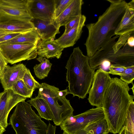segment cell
Segmentation results:
<instances>
[{"label": "cell", "instance_id": "6da1fadb", "mask_svg": "<svg viewBox=\"0 0 134 134\" xmlns=\"http://www.w3.org/2000/svg\"><path fill=\"white\" fill-rule=\"evenodd\" d=\"M107 1L110 2V6L96 22L86 25L88 32L84 44L89 58L114 35L127 6V3L125 0Z\"/></svg>", "mask_w": 134, "mask_h": 134}, {"label": "cell", "instance_id": "7a4b0ae2", "mask_svg": "<svg viewBox=\"0 0 134 134\" xmlns=\"http://www.w3.org/2000/svg\"><path fill=\"white\" fill-rule=\"evenodd\" d=\"M128 84L120 79L111 78L104 93L102 107L110 132L119 133L124 126L127 110L133 95L129 93Z\"/></svg>", "mask_w": 134, "mask_h": 134}, {"label": "cell", "instance_id": "3957f363", "mask_svg": "<svg viewBox=\"0 0 134 134\" xmlns=\"http://www.w3.org/2000/svg\"><path fill=\"white\" fill-rule=\"evenodd\" d=\"M89 59L78 47L74 48L67 61L66 81L68 83L69 94H72L73 97L83 99L88 93L95 72L90 65Z\"/></svg>", "mask_w": 134, "mask_h": 134}, {"label": "cell", "instance_id": "277c9868", "mask_svg": "<svg viewBox=\"0 0 134 134\" xmlns=\"http://www.w3.org/2000/svg\"><path fill=\"white\" fill-rule=\"evenodd\" d=\"M9 121L15 134H46L48 125L25 101L16 105Z\"/></svg>", "mask_w": 134, "mask_h": 134}, {"label": "cell", "instance_id": "5b68a950", "mask_svg": "<svg viewBox=\"0 0 134 134\" xmlns=\"http://www.w3.org/2000/svg\"><path fill=\"white\" fill-rule=\"evenodd\" d=\"M119 36H116L111 38L89 58L90 65L94 71L99 68L105 61L116 66L127 67L134 65V47L130 46L127 42L122 48L114 52L113 47L116 42V40Z\"/></svg>", "mask_w": 134, "mask_h": 134}, {"label": "cell", "instance_id": "8992f818", "mask_svg": "<svg viewBox=\"0 0 134 134\" xmlns=\"http://www.w3.org/2000/svg\"><path fill=\"white\" fill-rule=\"evenodd\" d=\"M38 96L44 98L51 112L52 120L57 126H60L67 117L73 115L74 109L66 95L59 94L58 88L46 83L40 84Z\"/></svg>", "mask_w": 134, "mask_h": 134}, {"label": "cell", "instance_id": "52a82bcc", "mask_svg": "<svg viewBox=\"0 0 134 134\" xmlns=\"http://www.w3.org/2000/svg\"><path fill=\"white\" fill-rule=\"evenodd\" d=\"M105 118L103 108L97 107L90 109L76 115L67 117L60 125L61 129L67 134H74L83 129L90 123Z\"/></svg>", "mask_w": 134, "mask_h": 134}, {"label": "cell", "instance_id": "ba28073f", "mask_svg": "<svg viewBox=\"0 0 134 134\" xmlns=\"http://www.w3.org/2000/svg\"><path fill=\"white\" fill-rule=\"evenodd\" d=\"M38 43L0 44V51L7 63L12 64L36 58Z\"/></svg>", "mask_w": 134, "mask_h": 134}, {"label": "cell", "instance_id": "9c48e42d", "mask_svg": "<svg viewBox=\"0 0 134 134\" xmlns=\"http://www.w3.org/2000/svg\"><path fill=\"white\" fill-rule=\"evenodd\" d=\"M111 78L108 71L102 68L95 72L92 86L88 93V99L91 105L102 107L103 95Z\"/></svg>", "mask_w": 134, "mask_h": 134}, {"label": "cell", "instance_id": "30bf717a", "mask_svg": "<svg viewBox=\"0 0 134 134\" xmlns=\"http://www.w3.org/2000/svg\"><path fill=\"white\" fill-rule=\"evenodd\" d=\"M0 16L31 21L33 19L28 10L27 0H0Z\"/></svg>", "mask_w": 134, "mask_h": 134}, {"label": "cell", "instance_id": "8fae6325", "mask_svg": "<svg viewBox=\"0 0 134 134\" xmlns=\"http://www.w3.org/2000/svg\"><path fill=\"white\" fill-rule=\"evenodd\" d=\"M29 12L33 19L46 21L54 20V0H27Z\"/></svg>", "mask_w": 134, "mask_h": 134}, {"label": "cell", "instance_id": "7c38bea8", "mask_svg": "<svg viewBox=\"0 0 134 134\" xmlns=\"http://www.w3.org/2000/svg\"><path fill=\"white\" fill-rule=\"evenodd\" d=\"M27 98L14 93L11 89L4 90L0 98V124L5 129L8 125V118L12 109L19 103Z\"/></svg>", "mask_w": 134, "mask_h": 134}, {"label": "cell", "instance_id": "4fadbf2b", "mask_svg": "<svg viewBox=\"0 0 134 134\" xmlns=\"http://www.w3.org/2000/svg\"><path fill=\"white\" fill-rule=\"evenodd\" d=\"M27 68L22 63L14 64L10 66L6 65L1 77L0 82L4 90L11 89L13 84L22 79Z\"/></svg>", "mask_w": 134, "mask_h": 134}, {"label": "cell", "instance_id": "5bb4252c", "mask_svg": "<svg viewBox=\"0 0 134 134\" xmlns=\"http://www.w3.org/2000/svg\"><path fill=\"white\" fill-rule=\"evenodd\" d=\"M34 28V24L31 21L0 16V30L11 33H22Z\"/></svg>", "mask_w": 134, "mask_h": 134}, {"label": "cell", "instance_id": "9a60e30c", "mask_svg": "<svg viewBox=\"0 0 134 134\" xmlns=\"http://www.w3.org/2000/svg\"><path fill=\"white\" fill-rule=\"evenodd\" d=\"M31 21L42 40H54L56 35L60 33V27L55 20L46 21L33 19Z\"/></svg>", "mask_w": 134, "mask_h": 134}, {"label": "cell", "instance_id": "2e32d148", "mask_svg": "<svg viewBox=\"0 0 134 134\" xmlns=\"http://www.w3.org/2000/svg\"><path fill=\"white\" fill-rule=\"evenodd\" d=\"M134 0L127 3V6L121 19L114 32V35L134 34Z\"/></svg>", "mask_w": 134, "mask_h": 134}, {"label": "cell", "instance_id": "e0dca14e", "mask_svg": "<svg viewBox=\"0 0 134 134\" xmlns=\"http://www.w3.org/2000/svg\"><path fill=\"white\" fill-rule=\"evenodd\" d=\"M86 16L83 15L80 21L68 33L63 34L58 38L54 40L58 44L64 48L73 46L80 38L85 25Z\"/></svg>", "mask_w": 134, "mask_h": 134}, {"label": "cell", "instance_id": "ac0fdd59", "mask_svg": "<svg viewBox=\"0 0 134 134\" xmlns=\"http://www.w3.org/2000/svg\"><path fill=\"white\" fill-rule=\"evenodd\" d=\"M64 49L54 40H40L38 44L37 54L39 56L47 59L56 57L58 59L61 57Z\"/></svg>", "mask_w": 134, "mask_h": 134}, {"label": "cell", "instance_id": "d6986e66", "mask_svg": "<svg viewBox=\"0 0 134 134\" xmlns=\"http://www.w3.org/2000/svg\"><path fill=\"white\" fill-rule=\"evenodd\" d=\"M83 4L82 0H73L63 12L55 20L59 27L65 26L71 20L82 14V6Z\"/></svg>", "mask_w": 134, "mask_h": 134}, {"label": "cell", "instance_id": "ffe728a7", "mask_svg": "<svg viewBox=\"0 0 134 134\" xmlns=\"http://www.w3.org/2000/svg\"><path fill=\"white\" fill-rule=\"evenodd\" d=\"M41 38L35 28L29 31L20 33L15 37L0 44L8 43L35 44Z\"/></svg>", "mask_w": 134, "mask_h": 134}, {"label": "cell", "instance_id": "44dd1931", "mask_svg": "<svg viewBox=\"0 0 134 134\" xmlns=\"http://www.w3.org/2000/svg\"><path fill=\"white\" fill-rule=\"evenodd\" d=\"M27 102L36 109L41 118L47 120H52L51 110L48 103L44 98L37 96L31 98Z\"/></svg>", "mask_w": 134, "mask_h": 134}, {"label": "cell", "instance_id": "7402d4cb", "mask_svg": "<svg viewBox=\"0 0 134 134\" xmlns=\"http://www.w3.org/2000/svg\"><path fill=\"white\" fill-rule=\"evenodd\" d=\"M84 129L89 134H108L110 132L105 118L89 123Z\"/></svg>", "mask_w": 134, "mask_h": 134}, {"label": "cell", "instance_id": "603a6c76", "mask_svg": "<svg viewBox=\"0 0 134 134\" xmlns=\"http://www.w3.org/2000/svg\"><path fill=\"white\" fill-rule=\"evenodd\" d=\"M36 59L40 62L34 67V72L36 77L40 79H44L48 76L50 71L52 64L45 58L39 56Z\"/></svg>", "mask_w": 134, "mask_h": 134}, {"label": "cell", "instance_id": "cb8c5ba5", "mask_svg": "<svg viewBox=\"0 0 134 134\" xmlns=\"http://www.w3.org/2000/svg\"><path fill=\"white\" fill-rule=\"evenodd\" d=\"M11 90L15 93L24 97L30 98L34 91L29 89L22 79H20L15 82Z\"/></svg>", "mask_w": 134, "mask_h": 134}, {"label": "cell", "instance_id": "d4e9b609", "mask_svg": "<svg viewBox=\"0 0 134 134\" xmlns=\"http://www.w3.org/2000/svg\"><path fill=\"white\" fill-rule=\"evenodd\" d=\"M124 126L126 130L134 133V102L133 100L130 102L128 108Z\"/></svg>", "mask_w": 134, "mask_h": 134}, {"label": "cell", "instance_id": "484cf974", "mask_svg": "<svg viewBox=\"0 0 134 134\" xmlns=\"http://www.w3.org/2000/svg\"><path fill=\"white\" fill-rule=\"evenodd\" d=\"M22 80L30 90L35 91L36 88L39 89L40 86V84L34 78L29 69H27Z\"/></svg>", "mask_w": 134, "mask_h": 134}, {"label": "cell", "instance_id": "4316f807", "mask_svg": "<svg viewBox=\"0 0 134 134\" xmlns=\"http://www.w3.org/2000/svg\"><path fill=\"white\" fill-rule=\"evenodd\" d=\"M73 0H54V19L55 20L69 5Z\"/></svg>", "mask_w": 134, "mask_h": 134}, {"label": "cell", "instance_id": "83f0119b", "mask_svg": "<svg viewBox=\"0 0 134 134\" xmlns=\"http://www.w3.org/2000/svg\"><path fill=\"white\" fill-rule=\"evenodd\" d=\"M120 76V79L125 82L128 84L132 83L134 79V65L126 67Z\"/></svg>", "mask_w": 134, "mask_h": 134}, {"label": "cell", "instance_id": "f1b7e54d", "mask_svg": "<svg viewBox=\"0 0 134 134\" xmlns=\"http://www.w3.org/2000/svg\"><path fill=\"white\" fill-rule=\"evenodd\" d=\"M129 34H125L120 35L118 40L113 47V49L115 53L117 52L121 47L123 46L128 38L130 36Z\"/></svg>", "mask_w": 134, "mask_h": 134}, {"label": "cell", "instance_id": "f546056e", "mask_svg": "<svg viewBox=\"0 0 134 134\" xmlns=\"http://www.w3.org/2000/svg\"><path fill=\"white\" fill-rule=\"evenodd\" d=\"M126 67L123 66H119L110 64L109 67V74L120 76L124 71Z\"/></svg>", "mask_w": 134, "mask_h": 134}, {"label": "cell", "instance_id": "4dcf8cb0", "mask_svg": "<svg viewBox=\"0 0 134 134\" xmlns=\"http://www.w3.org/2000/svg\"><path fill=\"white\" fill-rule=\"evenodd\" d=\"M83 15L76 17L69 22L65 25V29L63 34L68 33L73 28L75 25L78 23L81 19Z\"/></svg>", "mask_w": 134, "mask_h": 134}, {"label": "cell", "instance_id": "1f68e13d", "mask_svg": "<svg viewBox=\"0 0 134 134\" xmlns=\"http://www.w3.org/2000/svg\"><path fill=\"white\" fill-rule=\"evenodd\" d=\"M20 33H12L7 34L0 37V43L8 40L18 36Z\"/></svg>", "mask_w": 134, "mask_h": 134}, {"label": "cell", "instance_id": "d6a6232c", "mask_svg": "<svg viewBox=\"0 0 134 134\" xmlns=\"http://www.w3.org/2000/svg\"><path fill=\"white\" fill-rule=\"evenodd\" d=\"M8 63L0 51V78L1 77L5 66Z\"/></svg>", "mask_w": 134, "mask_h": 134}, {"label": "cell", "instance_id": "836d02e7", "mask_svg": "<svg viewBox=\"0 0 134 134\" xmlns=\"http://www.w3.org/2000/svg\"><path fill=\"white\" fill-rule=\"evenodd\" d=\"M56 127V126H53L49 123L48 125L46 134H55Z\"/></svg>", "mask_w": 134, "mask_h": 134}, {"label": "cell", "instance_id": "e575fe53", "mask_svg": "<svg viewBox=\"0 0 134 134\" xmlns=\"http://www.w3.org/2000/svg\"><path fill=\"white\" fill-rule=\"evenodd\" d=\"M127 43V44L130 47H134V36H130L128 38Z\"/></svg>", "mask_w": 134, "mask_h": 134}, {"label": "cell", "instance_id": "d590c367", "mask_svg": "<svg viewBox=\"0 0 134 134\" xmlns=\"http://www.w3.org/2000/svg\"><path fill=\"white\" fill-rule=\"evenodd\" d=\"M74 134H89L84 129H82L79 130L76 132Z\"/></svg>", "mask_w": 134, "mask_h": 134}, {"label": "cell", "instance_id": "8d00e7d4", "mask_svg": "<svg viewBox=\"0 0 134 134\" xmlns=\"http://www.w3.org/2000/svg\"><path fill=\"white\" fill-rule=\"evenodd\" d=\"M11 33L7 31L0 30V37L7 34Z\"/></svg>", "mask_w": 134, "mask_h": 134}, {"label": "cell", "instance_id": "74e56055", "mask_svg": "<svg viewBox=\"0 0 134 134\" xmlns=\"http://www.w3.org/2000/svg\"><path fill=\"white\" fill-rule=\"evenodd\" d=\"M119 134H125L126 129L125 127L124 126L119 133Z\"/></svg>", "mask_w": 134, "mask_h": 134}, {"label": "cell", "instance_id": "f35d334b", "mask_svg": "<svg viewBox=\"0 0 134 134\" xmlns=\"http://www.w3.org/2000/svg\"><path fill=\"white\" fill-rule=\"evenodd\" d=\"M5 131V129L3 128L0 124V134H3V133Z\"/></svg>", "mask_w": 134, "mask_h": 134}, {"label": "cell", "instance_id": "ab89813d", "mask_svg": "<svg viewBox=\"0 0 134 134\" xmlns=\"http://www.w3.org/2000/svg\"><path fill=\"white\" fill-rule=\"evenodd\" d=\"M134 134V133L130 132L126 130V134Z\"/></svg>", "mask_w": 134, "mask_h": 134}, {"label": "cell", "instance_id": "60d3db41", "mask_svg": "<svg viewBox=\"0 0 134 134\" xmlns=\"http://www.w3.org/2000/svg\"><path fill=\"white\" fill-rule=\"evenodd\" d=\"M132 88H131V89L132 90L133 92V94H134V85L133 83H132Z\"/></svg>", "mask_w": 134, "mask_h": 134}, {"label": "cell", "instance_id": "b9f144b4", "mask_svg": "<svg viewBox=\"0 0 134 134\" xmlns=\"http://www.w3.org/2000/svg\"><path fill=\"white\" fill-rule=\"evenodd\" d=\"M63 134H67L66 133L64 132H63Z\"/></svg>", "mask_w": 134, "mask_h": 134}, {"label": "cell", "instance_id": "7bdbcfd3", "mask_svg": "<svg viewBox=\"0 0 134 134\" xmlns=\"http://www.w3.org/2000/svg\"><path fill=\"white\" fill-rule=\"evenodd\" d=\"M1 93H0V98L1 96Z\"/></svg>", "mask_w": 134, "mask_h": 134}]
</instances>
